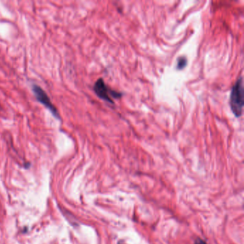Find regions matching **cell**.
Returning a JSON list of instances; mask_svg holds the SVG:
<instances>
[{"label":"cell","instance_id":"obj_1","mask_svg":"<svg viewBox=\"0 0 244 244\" xmlns=\"http://www.w3.org/2000/svg\"><path fill=\"white\" fill-rule=\"evenodd\" d=\"M230 106L236 117H239L243 113V78L240 77L232 88L230 97Z\"/></svg>","mask_w":244,"mask_h":244},{"label":"cell","instance_id":"obj_2","mask_svg":"<svg viewBox=\"0 0 244 244\" xmlns=\"http://www.w3.org/2000/svg\"><path fill=\"white\" fill-rule=\"evenodd\" d=\"M93 90H94L95 94L98 95L100 99L108 102L111 104L114 103L112 98H115V99L120 98L122 95V93L114 91L108 88L102 78L98 79L97 80L93 87Z\"/></svg>","mask_w":244,"mask_h":244},{"label":"cell","instance_id":"obj_3","mask_svg":"<svg viewBox=\"0 0 244 244\" xmlns=\"http://www.w3.org/2000/svg\"><path fill=\"white\" fill-rule=\"evenodd\" d=\"M32 92H33L36 99L41 104H42L45 108H47L56 118H59V115L57 110L55 106L52 104L49 96L47 95V93H45V90L42 88L39 87L38 85H35L32 86Z\"/></svg>","mask_w":244,"mask_h":244},{"label":"cell","instance_id":"obj_4","mask_svg":"<svg viewBox=\"0 0 244 244\" xmlns=\"http://www.w3.org/2000/svg\"><path fill=\"white\" fill-rule=\"evenodd\" d=\"M187 64V59L185 57H180L178 59L177 62V69H182L186 66Z\"/></svg>","mask_w":244,"mask_h":244},{"label":"cell","instance_id":"obj_5","mask_svg":"<svg viewBox=\"0 0 244 244\" xmlns=\"http://www.w3.org/2000/svg\"><path fill=\"white\" fill-rule=\"evenodd\" d=\"M195 244H207L206 242L203 241V240H201V239H198V240L195 241Z\"/></svg>","mask_w":244,"mask_h":244}]
</instances>
